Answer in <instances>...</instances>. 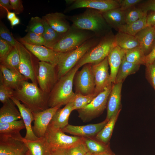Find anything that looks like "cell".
I'll use <instances>...</instances> for the list:
<instances>
[{"label":"cell","instance_id":"1","mask_svg":"<svg viewBox=\"0 0 155 155\" xmlns=\"http://www.w3.org/2000/svg\"><path fill=\"white\" fill-rule=\"evenodd\" d=\"M49 94L38 87L37 84L25 80L20 88L14 90L13 97L22 102L32 113H35L49 108Z\"/></svg>","mask_w":155,"mask_h":155},{"label":"cell","instance_id":"2","mask_svg":"<svg viewBox=\"0 0 155 155\" xmlns=\"http://www.w3.org/2000/svg\"><path fill=\"white\" fill-rule=\"evenodd\" d=\"M73 25L80 29L93 32L95 36L101 38L111 31L100 11L86 8L82 13L67 16Z\"/></svg>","mask_w":155,"mask_h":155},{"label":"cell","instance_id":"3","mask_svg":"<svg viewBox=\"0 0 155 155\" xmlns=\"http://www.w3.org/2000/svg\"><path fill=\"white\" fill-rule=\"evenodd\" d=\"M80 67L76 64L57 80L49 94L48 102L49 108L65 105L72 101L75 95L73 91L74 79Z\"/></svg>","mask_w":155,"mask_h":155},{"label":"cell","instance_id":"4","mask_svg":"<svg viewBox=\"0 0 155 155\" xmlns=\"http://www.w3.org/2000/svg\"><path fill=\"white\" fill-rule=\"evenodd\" d=\"M100 39L95 36L75 49L67 52H60L56 66L57 80L73 68L89 50L98 43Z\"/></svg>","mask_w":155,"mask_h":155},{"label":"cell","instance_id":"5","mask_svg":"<svg viewBox=\"0 0 155 155\" xmlns=\"http://www.w3.org/2000/svg\"><path fill=\"white\" fill-rule=\"evenodd\" d=\"M95 36L92 32L80 29L71 25L52 49L59 52H68L77 49Z\"/></svg>","mask_w":155,"mask_h":155},{"label":"cell","instance_id":"6","mask_svg":"<svg viewBox=\"0 0 155 155\" xmlns=\"http://www.w3.org/2000/svg\"><path fill=\"white\" fill-rule=\"evenodd\" d=\"M116 45L115 35L111 31L101 38L98 43L89 50L76 64L81 67L87 64H98L108 57Z\"/></svg>","mask_w":155,"mask_h":155},{"label":"cell","instance_id":"7","mask_svg":"<svg viewBox=\"0 0 155 155\" xmlns=\"http://www.w3.org/2000/svg\"><path fill=\"white\" fill-rule=\"evenodd\" d=\"M112 84L96 96L83 108L77 110L79 117L84 122L89 121L101 114L106 106Z\"/></svg>","mask_w":155,"mask_h":155},{"label":"cell","instance_id":"8","mask_svg":"<svg viewBox=\"0 0 155 155\" xmlns=\"http://www.w3.org/2000/svg\"><path fill=\"white\" fill-rule=\"evenodd\" d=\"M17 47L20 57V73L27 79L37 84L39 60L18 41Z\"/></svg>","mask_w":155,"mask_h":155},{"label":"cell","instance_id":"9","mask_svg":"<svg viewBox=\"0 0 155 155\" xmlns=\"http://www.w3.org/2000/svg\"><path fill=\"white\" fill-rule=\"evenodd\" d=\"M44 137L52 147L67 149L84 141V137L68 135L61 129L54 128L49 125Z\"/></svg>","mask_w":155,"mask_h":155},{"label":"cell","instance_id":"10","mask_svg":"<svg viewBox=\"0 0 155 155\" xmlns=\"http://www.w3.org/2000/svg\"><path fill=\"white\" fill-rule=\"evenodd\" d=\"M20 133L0 135V155H27L28 148Z\"/></svg>","mask_w":155,"mask_h":155},{"label":"cell","instance_id":"11","mask_svg":"<svg viewBox=\"0 0 155 155\" xmlns=\"http://www.w3.org/2000/svg\"><path fill=\"white\" fill-rule=\"evenodd\" d=\"M83 66L74 76L75 93L85 95L94 94L95 84L92 64H87Z\"/></svg>","mask_w":155,"mask_h":155},{"label":"cell","instance_id":"12","mask_svg":"<svg viewBox=\"0 0 155 155\" xmlns=\"http://www.w3.org/2000/svg\"><path fill=\"white\" fill-rule=\"evenodd\" d=\"M56 66L51 64L39 61L37 80L40 88L49 94L57 81Z\"/></svg>","mask_w":155,"mask_h":155},{"label":"cell","instance_id":"13","mask_svg":"<svg viewBox=\"0 0 155 155\" xmlns=\"http://www.w3.org/2000/svg\"><path fill=\"white\" fill-rule=\"evenodd\" d=\"M119 7L118 0H73L72 3L65 11L68 12L78 8H86L103 12Z\"/></svg>","mask_w":155,"mask_h":155},{"label":"cell","instance_id":"14","mask_svg":"<svg viewBox=\"0 0 155 155\" xmlns=\"http://www.w3.org/2000/svg\"><path fill=\"white\" fill-rule=\"evenodd\" d=\"M61 106L49 107L42 111L33 113L34 121L33 131L38 137H44L48 127L55 112Z\"/></svg>","mask_w":155,"mask_h":155},{"label":"cell","instance_id":"15","mask_svg":"<svg viewBox=\"0 0 155 155\" xmlns=\"http://www.w3.org/2000/svg\"><path fill=\"white\" fill-rule=\"evenodd\" d=\"M108 65V57L98 64H92L95 84L94 94L96 96L106 88L112 84L110 81Z\"/></svg>","mask_w":155,"mask_h":155},{"label":"cell","instance_id":"16","mask_svg":"<svg viewBox=\"0 0 155 155\" xmlns=\"http://www.w3.org/2000/svg\"><path fill=\"white\" fill-rule=\"evenodd\" d=\"M109 120L106 119L99 123L82 126L68 124L62 129L64 133L82 137H90L94 135L104 127Z\"/></svg>","mask_w":155,"mask_h":155},{"label":"cell","instance_id":"17","mask_svg":"<svg viewBox=\"0 0 155 155\" xmlns=\"http://www.w3.org/2000/svg\"><path fill=\"white\" fill-rule=\"evenodd\" d=\"M19 42L40 61L50 63L56 67L60 52L55 51L44 46L34 45L23 42Z\"/></svg>","mask_w":155,"mask_h":155},{"label":"cell","instance_id":"18","mask_svg":"<svg viewBox=\"0 0 155 155\" xmlns=\"http://www.w3.org/2000/svg\"><path fill=\"white\" fill-rule=\"evenodd\" d=\"M10 99L18 107L21 114L22 119L24 123L26 133L24 138L25 139L30 140H36L39 139L40 138L35 135L32 129V123L34 121V117L32 112L15 97H12Z\"/></svg>","mask_w":155,"mask_h":155},{"label":"cell","instance_id":"19","mask_svg":"<svg viewBox=\"0 0 155 155\" xmlns=\"http://www.w3.org/2000/svg\"><path fill=\"white\" fill-rule=\"evenodd\" d=\"M67 16L59 12L49 13L42 18L56 31L62 34L66 32L71 25L67 20Z\"/></svg>","mask_w":155,"mask_h":155},{"label":"cell","instance_id":"20","mask_svg":"<svg viewBox=\"0 0 155 155\" xmlns=\"http://www.w3.org/2000/svg\"><path fill=\"white\" fill-rule=\"evenodd\" d=\"M0 69V75L4 84L13 90L20 88L23 82L27 80L20 72L10 70L1 64Z\"/></svg>","mask_w":155,"mask_h":155},{"label":"cell","instance_id":"21","mask_svg":"<svg viewBox=\"0 0 155 155\" xmlns=\"http://www.w3.org/2000/svg\"><path fill=\"white\" fill-rule=\"evenodd\" d=\"M127 51L123 50L116 45L110 51L108 56L110 68V81L114 83L119 67Z\"/></svg>","mask_w":155,"mask_h":155},{"label":"cell","instance_id":"22","mask_svg":"<svg viewBox=\"0 0 155 155\" xmlns=\"http://www.w3.org/2000/svg\"><path fill=\"white\" fill-rule=\"evenodd\" d=\"M141 48L146 56L153 49L155 40V29L150 26L144 28L135 36Z\"/></svg>","mask_w":155,"mask_h":155},{"label":"cell","instance_id":"23","mask_svg":"<svg viewBox=\"0 0 155 155\" xmlns=\"http://www.w3.org/2000/svg\"><path fill=\"white\" fill-rule=\"evenodd\" d=\"M122 83H112L111 92L107 104V116L108 120L121 109V91Z\"/></svg>","mask_w":155,"mask_h":155},{"label":"cell","instance_id":"24","mask_svg":"<svg viewBox=\"0 0 155 155\" xmlns=\"http://www.w3.org/2000/svg\"><path fill=\"white\" fill-rule=\"evenodd\" d=\"M28 149L27 155H51L52 147L45 137L36 140L23 138Z\"/></svg>","mask_w":155,"mask_h":155},{"label":"cell","instance_id":"25","mask_svg":"<svg viewBox=\"0 0 155 155\" xmlns=\"http://www.w3.org/2000/svg\"><path fill=\"white\" fill-rule=\"evenodd\" d=\"M73 111L71 102L66 104L63 108H59L54 115L49 125L55 129H62L69 124V116Z\"/></svg>","mask_w":155,"mask_h":155},{"label":"cell","instance_id":"26","mask_svg":"<svg viewBox=\"0 0 155 155\" xmlns=\"http://www.w3.org/2000/svg\"><path fill=\"white\" fill-rule=\"evenodd\" d=\"M106 22L111 28L117 30L122 26L126 24L125 11L119 8L101 12Z\"/></svg>","mask_w":155,"mask_h":155},{"label":"cell","instance_id":"27","mask_svg":"<svg viewBox=\"0 0 155 155\" xmlns=\"http://www.w3.org/2000/svg\"><path fill=\"white\" fill-rule=\"evenodd\" d=\"M11 99H9L0 109V122H11L22 118L19 110Z\"/></svg>","mask_w":155,"mask_h":155},{"label":"cell","instance_id":"28","mask_svg":"<svg viewBox=\"0 0 155 155\" xmlns=\"http://www.w3.org/2000/svg\"><path fill=\"white\" fill-rule=\"evenodd\" d=\"M116 44L121 49L128 51L139 46L135 36L120 32L115 35Z\"/></svg>","mask_w":155,"mask_h":155},{"label":"cell","instance_id":"29","mask_svg":"<svg viewBox=\"0 0 155 155\" xmlns=\"http://www.w3.org/2000/svg\"><path fill=\"white\" fill-rule=\"evenodd\" d=\"M121 110V109L115 113L104 127L95 136L96 140L105 144L108 143Z\"/></svg>","mask_w":155,"mask_h":155},{"label":"cell","instance_id":"30","mask_svg":"<svg viewBox=\"0 0 155 155\" xmlns=\"http://www.w3.org/2000/svg\"><path fill=\"white\" fill-rule=\"evenodd\" d=\"M140 65L127 61L124 57L118 70L114 83H123L128 76L135 73Z\"/></svg>","mask_w":155,"mask_h":155},{"label":"cell","instance_id":"31","mask_svg":"<svg viewBox=\"0 0 155 155\" xmlns=\"http://www.w3.org/2000/svg\"><path fill=\"white\" fill-rule=\"evenodd\" d=\"M147 14L132 23L125 24L119 28L118 31L135 36L139 32L148 26L147 21Z\"/></svg>","mask_w":155,"mask_h":155},{"label":"cell","instance_id":"32","mask_svg":"<svg viewBox=\"0 0 155 155\" xmlns=\"http://www.w3.org/2000/svg\"><path fill=\"white\" fill-rule=\"evenodd\" d=\"M25 128L22 119L11 122H0V135H12L20 133L22 129Z\"/></svg>","mask_w":155,"mask_h":155},{"label":"cell","instance_id":"33","mask_svg":"<svg viewBox=\"0 0 155 155\" xmlns=\"http://www.w3.org/2000/svg\"><path fill=\"white\" fill-rule=\"evenodd\" d=\"M44 21L45 30L42 35L45 41L44 46L52 49L53 46L60 39L63 34L56 31Z\"/></svg>","mask_w":155,"mask_h":155},{"label":"cell","instance_id":"34","mask_svg":"<svg viewBox=\"0 0 155 155\" xmlns=\"http://www.w3.org/2000/svg\"><path fill=\"white\" fill-rule=\"evenodd\" d=\"M20 62V55L17 45L13 47L5 60L0 63V64L10 70L20 72L19 70Z\"/></svg>","mask_w":155,"mask_h":155},{"label":"cell","instance_id":"35","mask_svg":"<svg viewBox=\"0 0 155 155\" xmlns=\"http://www.w3.org/2000/svg\"><path fill=\"white\" fill-rule=\"evenodd\" d=\"M84 142L89 152L96 154L111 151L108 145L88 137H84Z\"/></svg>","mask_w":155,"mask_h":155},{"label":"cell","instance_id":"36","mask_svg":"<svg viewBox=\"0 0 155 155\" xmlns=\"http://www.w3.org/2000/svg\"><path fill=\"white\" fill-rule=\"evenodd\" d=\"M145 56L143 51L138 46L127 51L125 58L129 62L141 65H145Z\"/></svg>","mask_w":155,"mask_h":155},{"label":"cell","instance_id":"37","mask_svg":"<svg viewBox=\"0 0 155 155\" xmlns=\"http://www.w3.org/2000/svg\"><path fill=\"white\" fill-rule=\"evenodd\" d=\"M45 30L44 21L38 16L32 17L26 26L25 32H33L42 35Z\"/></svg>","mask_w":155,"mask_h":155},{"label":"cell","instance_id":"38","mask_svg":"<svg viewBox=\"0 0 155 155\" xmlns=\"http://www.w3.org/2000/svg\"><path fill=\"white\" fill-rule=\"evenodd\" d=\"M75 93V96L71 101L73 111L80 109L85 107L96 96L94 94L85 95L79 93Z\"/></svg>","mask_w":155,"mask_h":155},{"label":"cell","instance_id":"39","mask_svg":"<svg viewBox=\"0 0 155 155\" xmlns=\"http://www.w3.org/2000/svg\"><path fill=\"white\" fill-rule=\"evenodd\" d=\"M147 14L140 7L135 6L125 11V18L126 24H130L134 22Z\"/></svg>","mask_w":155,"mask_h":155},{"label":"cell","instance_id":"40","mask_svg":"<svg viewBox=\"0 0 155 155\" xmlns=\"http://www.w3.org/2000/svg\"><path fill=\"white\" fill-rule=\"evenodd\" d=\"M20 42H23L34 45L44 46L45 41L42 35L28 32L24 37L19 38Z\"/></svg>","mask_w":155,"mask_h":155},{"label":"cell","instance_id":"41","mask_svg":"<svg viewBox=\"0 0 155 155\" xmlns=\"http://www.w3.org/2000/svg\"><path fill=\"white\" fill-rule=\"evenodd\" d=\"M0 38L13 47L16 46L18 44V41L14 38L9 30L1 22L0 24Z\"/></svg>","mask_w":155,"mask_h":155},{"label":"cell","instance_id":"42","mask_svg":"<svg viewBox=\"0 0 155 155\" xmlns=\"http://www.w3.org/2000/svg\"><path fill=\"white\" fill-rule=\"evenodd\" d=\"M14 90L6 87L3 84L0 75V101L3 104L13 96Z\"/></svg>","mask_w":155,"mask_h":155},{"label":"cell","instance_id":"43","mask_svg":"<svg viewBox=\"0 0 155 155\" xmlns=\"http://www.w3.org/2000/svg\"><path fill=\"white\" fill-rule=\"evenodd\" d=\"M88 152L84 141L68 149L67 155H85Z\"/></svg>","mask_w":155,"mask_h":155},{"label":"cell","instance_id":"44","mask_svg":"<svg viewBox=\"0 0 155 155\" xmlns=\"http://www.w3.org/2000/svg\"><path fill=\"white\" fill-rule=\"evenodd\" d=\"M13 47L10 43L0 38V63L5 60Z\"/></svg>","mask_w":155,"mask_h":155},{"label":"cell","instance_id":"45","mask_svg":"<svg viewBox=\"0 0 155 155\" xmlns=\"http://www.w3.org/2000/svg\"><path fill=\"white\" fill-rule=\"evenodd\" d=\"M146 66L147 78L155 91V61Z\"/></svg>","mask_w":155,"mask_h":155},{"label":"cell","instance_id":"46","mask_svg":"<svg viewBox=\"0 0 155 155\" xmlns=\"http://www.w3.org/2000/svg\"><path fill=\"white\" fill-rule=\"evenodd\" d=\"M120 9L125 11L129 9L134 7L136 4L140 3L142 0H118Z\"/></svg>","mask_w":155,"mask_h":155},{"label":"cell","instance_id":"47","mask_svg":"<svg viewBox=\"0 0 155 155\" xmlns=\"http://www.w3.org/2000/svg\"><path fill=\"white\" fill-rule=\"evenodd\" d=\"M13 10L16 14L22 13L24 10L22 1L21 0H9Z\"/></svg>","mask_w":155,"mask_h":155},{"label":"cell","instance_id":"48","mask_svg":"<svg viewBox=\"0 0 155 155\" xmlns=\"http://www.w3.org/2000/svg\"><path fill=\"white\" fill-rule=\"evenodd\" d=\"M144 12L155 11V0H148L144 2L140 7Z\"/></svg>","mask_w":155,"mask_h":155},{"label":"cell","instance_id":"49","mask_svg":"<svg viewBox=\"0 0 155 155\" xmlns=\"http://www.w3.org/2000/svg\"><path fill=\"white\" fill-rule=\"evenodd\" d=\"M147 21L148 26L155 29V11H150L147 13Z\"/></svg>","mask_w":155,"mask_h":155},{"label":"cell","instance_id":"50","mask_svg":"<svg viewBox=\"0 0 155 155\" xmlns=\"http://www.w3.org/2000/svg\"><path fill=\"white\" fill-rule=\"evenodd\" d=\"M155 61V47L154 48L145 58V65L150 64Z\"/></svg>","mask_w":155,"mask_h":155},{"label":"cell","instance_id":"51","mask_svg":"<svg viewBox=\"0 0 155 155\" xmlns=\"http://www.w3.org/2000/svg\"><path fill=\"white\" fill-rule=\"evenodd\" d=\"M0 9L5 10L7 12L13 10L9 0H0Z\"/></svg>","mask_w":155,"mask_h":155},{"label":"cell","instance_id":"52","mask_svg":"<svg viewBox=\"0 0 155 155\" xmlns=\"http://www.w3.org/2000/svg\"><path fill=\"white\" fill-rule=\"evenodd\" d=\"M67 149L52 147L51 155H67Z\"/></svg>","mask_w":155,"mask_h":155},{"label":"cell","instance_id":"53","mask_svg":"<svg viewBox=\"0 0 155 155\" xmlns=\"http://www.w3.org/2000/svg\"><path fill=\"white\" fill-rule=\"evenodd\" d=\"M7 19L10 21L16 17V13L14 12L7 11Z\"/></svg>","mask_w":155,"mask_h":155},{"label":"cell","instance_id":"54","mask_svg":"<svg viewBox=\"0 0 155 155\" xmlns=\"http://www.w3.org/2000/svg\"><path fill=\"white\" fill-rule=\"evenodd\" d=\"M11 26L12 27L19 24L20 23V20L17 17H16L14 18L10 21Z\"/></svg>","mask_w":155,"mask_h":155},{"label":"cell","instance_id":"55","mask_svg":"<svg viewBox=\"0 0 155 155\" xmlns=\"http://www.w3.org/2000/svg\"><path fill=\"white\" fill-rule=\"evenodd\" d=\"M95 155H114V154L111 151H110L95 154Z\"/></svg>","mask_w":155,"mask_h":155},{"label":"cell","instance_id":"56","mask_svg":"<svg viewBox=\"0 0 155 155\" xmlns=\"http://www.w3.org/2000/svg\"><path fill=\"white\" fill-rule=\"evenodd\" d=\"M85 155H92V154L90 152H88Z\"/></svg>","mask_w":155,"mask_h":155},{"label":"cell","instance_id":"57","mask_svg":"<svg viewBox=\"0 0 155 155\" xmlns=\"http://www.w3.org/2000/svg\"><path fill=\"white\" fill-rule=\"evenodd\" d=\"M155 47V42H154V46H153V49Z\"/></svg>","mask_w":155,"mask_h":155},{"label":"cell","instance_id":"58","mask_svg":"<svg viewBox=\"0 0 155 155\" xmlns=\"http://www.w3.org/2000/svg\"><path fill=\"white\" fill-rule=\"evenodd\" d=\"M92 155H95V154H92Z\"/></svg>","mask_w":155,"mask_h":155}]
</instances>
